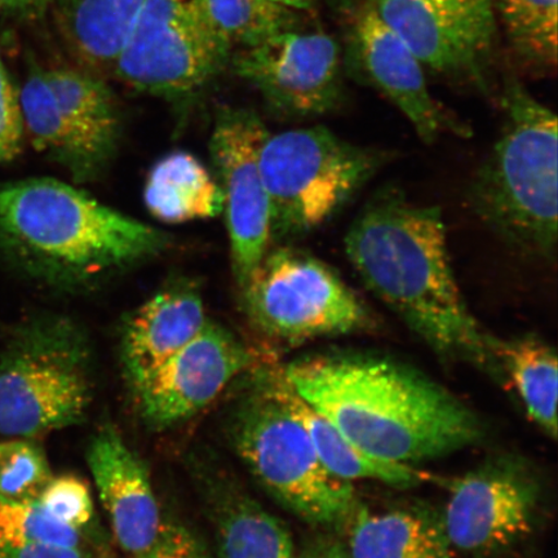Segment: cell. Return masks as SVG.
Returning a JSON list of instances; mask_svg holds the SVG:
<instances>
[{"label": "cell", "mask_w": 558, "mask_h": 558, "mask_svg": "<svg viewBox=\"0 0 558 558\" xmlns=\"http://www.w3.org/2000/svg\"><path fill=\"white\" fill-rule=\"evenodd\" d=\"M194 283L177 281L144 303L125 323L121 360L132 389L185 347L207 323Z\"/></svg>", "instance_id": "obj_17"}, {"label": "cell", "mask_w": 558, "mask_h": 558, "mask_svg": "<svg viewBox=\"0 0 558 558\" xmlns=\"http://www.w3.org/2000/svg\"><path fill=\"white\" fill-rule=\"evenodd\" d=\"M52 477L46 453L33 438L0 442V500H37Z\"/></svg>", "instance_id": "obj_29"}, {"label": "cell", "mask_w": 558, "mask_h": 558, "mask_svg": "<svg viewBox=\"0 0 558 558\" xmlns=\"http://www.w3.org/2000/svg\"><path fill=\"white\" fill-rule=\"evenodd\" d=\"M436 481L449 492L442 519L451 548L459 553H504L532 534L539 485L520 464L495 460L463 477Z\"/></svg>", "instance_id": "obj_14"}, {"label": "cell", "mask_w": 558, "mask_h": 558, "mask_svg": "<svg viewBox=\"0 0 558 558\" xmlns=\"http://www.w3.org/2000/svg\"><path fill=\"white\" fill-rule=\"evenodd\" d=\"M439 78L488 89L498 39L495 0H365Z\"/></svg>", "instance_id": "obj_11"}, {"label": "cell", "mask_w": 558, "mask_h": 558, "mask_svg": "<svg viewBox=\"0 0 558 558\" xmlns=\"http://www.w3.org/2000/svg\"><path fill=\"white\" fill-rule=\"evenodd\" d=\"M198 476L219 558H295L288 527L226 472Z\"/></svg>", "instance_id": "obj_18"}, {"label": "cell", "mask_w": 558, "mask_h": 558, "mask_svg": "<svg viewBox=\"0 0 558 558\" xmlns=\"http://www.w3.org/2000/svg\"><path fill=\"white\" fill-rule=\"evenodd\" d=\"M86 458L117 543L135 558L145 554L163 525L148 466L108 424L90 438Z\"/></svg>", "instance_id": "obj_16"}, {"label": "cell", "mask_w": 558, "mask_h": 558, "mask_svg": "<svg viewBox=\"0 0 558 558\" xmlns=\"http://www.w3.org/2000/svg\"><path fill=\"white\" fill-rule=\"evenodd\" d=\"M230 51L205 0H144L113 69L140 93L180 101L204 90Z\"/></svg>", "instance_id": "obj_9"}, {"label": "cell", "mask_w": 558, "mask_h": 558, "mask_svg": "<svg viewBox=\"0 0 558 558\" xmlns=\"http://www.w3.org/2000/svg\"><path fill=\"white\" fill-rule=\"evenodd\" d=\"M233 68L279 116L308 120L331 113L343 100V50L323 31L276 34L243 48Z\"/></svg>", "instance_id": "obj_12"}, {"label": "cell", "mask_w": 558, "mask_h": 558, "mask_svg": "<svg viewBox=\"0 0 558 558\" xmlns=\"http://www.w3.org/2000/svg\"><path fill=\"white\" fill-rule=\"evenodd\" d=\"M46 80L73 128L109 166L121 137L113 93L97 76L70 68L45 70Z\"/></svg>", "instance_id": "obj_25"}, {"label": "cell", "mask_w": 558, "mask_h": 558, "mask_svg": "<svg viewBox=\"0 0 558 558\" xmlns=\"http://www.w3.org/2000/svg\"><path fill=\"white\" fill-rule=\"evenodd\" d=\"M504 125L473 179V211L512 246L554 262L557 251V117L518 80L500 93Z\"/></svg>", "instance_id": "obj_4"}, {"label": "cell", "mask_w": 558, "mask_h": 558, "mask_svg": "<svg viewBox=\"0 0 558 558\" xmlns=\"http://www.w3.org/2000/svg\"><path fill=\"white\" fill-rule=\"evenodd\" d=\"M497 373H505L525 404L527 415L548 437L557 438L558 362L555 349L534 335L492 337Z\"/></svg>", "instance_id": "obj_23"}, {"label": "cell", "mask_w": 558, "mask_h": 558, "mask_svg": "<svg viewBox=\"0 0 558 558\" xmlns=\"http://www.w3.org/2000/svg\"><path fill=\"white\" fill-rule=\"evenodd\" d=\"M255 364V353L232 331L207 320L190 343L134 388L140 414L153 429L173 427L201 413Z\"/></svg>", "instance_id": "obj_15"}, {"label": "cell", "mask_w": 558, "mask_h": 558, "mask_svg": "<svg viewBox=\"0 0 558 558\" xmlns=\"http://www.w3.org/2000/svg\"><path fill=\"white\" fill-rule=\"evenodd\" d=\"M136 558H214L197 535L179 522H163L149 550Z\"/></svg>", "instance_id": "obj_32"}, {"label": "cell", "mask_w": 558, "mask_h": 558, "mask_svg": "<svg viewBox=\"0 0 558 558\" xmlns=\"http://www.w3.org/2000/svg\"><path fill=\"white\" fill-rule=\"evenodd\" d=\"M144 201L148 211L167 225L216 218L225 197L211 173L187 151H173L153 166Z\"/></svg>", "instance_id": "obj_22"}, {"label": "cell", "mask_w": 558, "mask_h": 558, "mask_svg": "<svg viewBox=\"0 0 558 558\" xmlns=\"http://www.w3.org/2000/svg\"><path fill=\"white\" fill-rule=\"evenodd\" d=\"M390 159L392 153L349 143L323 125L268 134L260 170L271 241L300 239L324 227Z\"/></svg>", "instance_id": "obj_6"}, {"label": "cell", "mask_w": 558, "mask_h": 558, "mask_svg": "<svg viewBox=\"0 0 558 558\" xmlns=\"http://www.w3.org/2000/svg\"><path fill=\"white\" fill-rule=\"evenodd\" d=\"M230 47H254L274 35L299 29L300 13L270 0H205Z\"/></svg>", "instance_id": "obj_27"}, {"label": "cell", "mask_w": 558, "mask_h": 558, "mask_svg": "<svg viewBox=\"0 0 558 558\" xmlns=\"http://www.w3.org/2000/svg\"><path fill=\"white\" fill-rule=\"evenodd\" d=\"M45 0H0V9L11 11H27L39 5Z\"/></svg>", "instance_id": "obj_36"}, {"label": "cell", "mask_w": 558, "mask_h": 558, "mask_svg": "<svg viewBox=\"0 0 558 558\" xmlns=\"http://www.w3.org/2000/svg\"><path fill=\"white\" fill-rule=\"evenodd\" d=\"M93 349L75 320H33L0 361V435L35 438L83 422L93 401Z\"/></svg>", "instance_id": "obj_7"}, {"label": "cell", "mask_w": 558, "mask_h": 558, "mask_svg": "<svg viewBox=\"0 0 558 558\" xmlns=\"http://www.w3.org/2000/svg\"><path fill=\"white\" fill-rule=\"evenodd\" d=\"M345 526L349 558H451L442 515L434 509L369 512L359 506Z\"/></svg>", "instance_id": "obj_19"}, {"label": "cell", "mask_w": 558, "mask_h": 558, "mask_svg": "<svg viewBox=\"0 0 558 558\" xmlns=\"http://www.w3.org/2000/svg\"><path fill=\"white\" fill-rule=\"evenodd\" d=\"M276 386L286 407L308 434L318 459L333 476L349 483L355 480H373L396 487H413L427 481H436L434 474L413 469L410 464L375 458L357 448L298 395L279 365L276 366Z\"/></svg>", "instance_id": "obj_20"}, {"label": "cell", "mask_w": 558, "mask_h": 558, "mask_svg": "<svg viewBox=\"0 0 558 558\" xmlns=\"http://www.w3.org/2000/svg\"><path fill=\"white\" fill-rule=\"evenodd\" d=\"M276 366L264 361L244 373L248 384L229 417L230 441L257 483L288 511L312 525L345 526L360 506L357 494L318 459L278 393Z\"/></svg>", "instance_id": "obj_5"}, {"label": "cell", "mask_w": 558, "mask_h": 558, "mask_svg": "<svg viewBox=\"0 0 558 558\" xmlns=\"http://www.w3.org/2000/svg\"><path fill=\"white\" fill-rule=\"evenodd\" d=\"M37 543L83 547V533L52 518L38 500H0V547Z\"/></svg>", "instance_id": "obj_28"}, {"label": "cell", "mask_w": 558, "mask_h": 558, "mask_svg": "<svg viewBox=\"0 0 558 558\" xmlns=\"http://www.w3.org/2000/svg\"><path fill=\"white\" fill-rule=\"evenodd\" d=\"M268 134L254 111L226 107L216 116L209 144L225 197L230 260L240 289L271 242L269 199L260 170L262 146Z\"/></svg>", "instance_id": "obj_13"}, {"label": "cell", "mask_w": 558, "mask_h": 558, "mask_svg": "<svg viewBox=\"0 0 558 558\" xmlns=\"http://www.w3.org/2000/svg\"><path fill=\"white\" fill-rule=\"evenodd\" d=\"M242 292L254 329L279 345L374 331L372 310L329 265L304 251L269 250Z\"/></svg>", "instance_id": "obj_8"}, {"label": "cell", "mask_w": 558, "mask_h": 558, "mask_svg": "<svg viewBox=\"0 0 558 558\" xmlns=\"http://www.w3.org/2000/svg\"><path fill=\"white\" fill-rule=\"evenodd\" d=\"M0 239L32 275L68 291L93 289L170 243L160 230L50 178L0 186Z\"/></svg>", "instance_id": "obj_3"}, {"label": "cell", "mask_w": 558, "mask_h": 558, "mask_svg": "<svg viewBox=\"0 0 558 558\" xmlns=\"http://www.w3.org/2000/svg\"><path fill=\"white\" fill-rule=\"evenodd\" d=\"M0 558H89V555L83 547L37 543L0 547Z\"/></svg>", "instance_id": "obj_33"}, {"label": "cell", "mask_w": 558, "mask_h": 558, "mask_svg": "<svg viewBox=\"0 0 558 558\" xmlns=\"http://www.w3.org/2000/svg\"><path fill=\"white\" fill-rule=\"evenodd\" d=\"M279 5L286 7V9L296 12H311L316 9L318 0H270Z\"/></svg>", "instance_id": "obj_35"}, {"label": "cell", "mask_w": 558, "mask_h": 558, "mask_svg": "<svg viewBox=\"0 0 558 558\" xmlns=\"http://www.w3.org/2000/svg\"><path fill=\"white\" fill-rule=\"evenodd\" d=\"M558 0H495L499 29L515 64L527 74L556 72Z\"/></svg>", "instance_id": "obj_26"}, {"label": "cell", "mask_w": 558, "mask_h": 558, "mask_svg": "<svg viewBox=\"0 0 558 558\" xmlns=\"http://www.w3.org/2000/svg\"><path fill=\"white\" fill-rule=\"evenodd\" d=\"M24 134L19 96L0 61V162L20 155Z\"/></svg>", "instance_id": "obj_31"}, {"label": "cell", "mask_w": 558, "mask_h": 558, "mask_svg": "<svg viewBox=\"0 0 558 558\" xmlns=\"http://www.w3.org/2000/svg\"><path fill=\"white\" fill-rule=\"evenodd\" d=\"M19 100L24 131L34 148L58 160L76 183L93 181L107 169L108 165L62 113L45 69L31 64Z\"/></svg>", "instance_id": "obj_21"}, {"label": "cell", "mask_w": 558, "mask_h": 558, "mask_svg": "<svg viewBox=\"0 0 558 558\" xmlns=\"http://www.w3.org/2000/svg\"><path fill=\"white\" fill-rule=\"evenodd\" d=\"M345 254L373 294L444 360L497 372L492 337L460 291L441 209L414 204L389 187L362 208Z\"/></svg>", "instance_id": "obj_2"}, {"label": "cell", "mask_w": 558, "mask_h": 558, "mask_svg": "<svg viewBox=\"0 0 558 558\" xmlns=\"http://www.w3.org/2000/svg\"><path fill=\"white\" fill-rule=\"evenodd\" d=\"M300 397L375 458L417 463L476 445V414L415 368L379 355H310L282 366Z\"/></svg>", "instance_id": "obj_1"}, {"label": "cell", "mask_w": 558, "mask_h": 558, "mask_svg": "<svg viewBox=\"0 0 558 558\" xmlns=\"http://www.w3.org/2000/svg\"><path fill=\"white\" fill-rule=\"evenodd\" d=\"M299 558H349L344 546L330 539L311 544Z\"/></svg>", "instance_id": "obj_34"}, {"label": "cell", "mask_w": 558, "mask_h": 558, "mask_svg": "<svg viewBox=\"0 0 558 558\" xmlns=\"http://www.w3.org/2000/svg\"><path fill=\"white\" fill-rule=\"evenodd\" d=\"M73 53L90 69L114 68L144 0H54Z\"/></svg>", "instance_id": "obj_24"}, {"label": "cell", "mask_w": 558, "mask_h": 558, "mask_svg": "<svg viewBox=\"0 0 558 558\" xmlns=\"http://www.w3.org/2000/svg\"><path fill=\"white\" fill-rule=\"evenodd\" d=\"M56 520L70 527L82 530L94 518L93 495L78 477H52L37 499Z\"/></svg>", "instance_id": "obj_30"}, {"label": "cell", "mask_w": 558, "mask_h": 558, "mask_svg": "<svg viewBox=\"0 0 558 558\" xmlns=\"http://www.w3.org/2000/svg\"><path fill=\"white\" fill-rule=\"evenodd\" d=\"M344 74L399 109L424 143L472 131L432 95L427 72L399 34L365 0H339Z\"/></svg>", "instance_id": "obj_10"}]
</instances>
